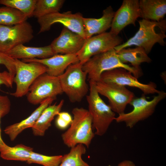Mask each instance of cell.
Listing matches in <instances>:
<instances>
[{
    "label": "cell",
    "mask_w": 166,
    "mask_h": 166,
    "mask_svg": "<svg viewBox=\"0 0 166 166\" xmlns=\"http://www.w3.org/2000/svg\"><path fill=\"white\" fill-rule=\"evenodd\" d=\"M56 124L57 126L61 129H65L70 125L66 121L58 116H57L56 119Z\"/></svg>",
    "instance_id": "32"
},
{
    "label": "cell",
    "mask_w": 166,
    "mask_h": 166,
    "mask_svg": "<svg viewBox=\"0 0 166 166\" xmlns=\"http://www.w3.org/2000/svg\"><path fill=\"white\" fill-rule=\"evenodd\" d=\"M118 166H136L135 164L129 160H125L120 162Z\"/></svg>",
    "instance_id": "34"
},
{
    "label": "cell",
    "mask_w": 166,
    "mask_h": 166,
    "mask_svg": "<svg viewBox=\"0 0 166 166\" xmlns=\"http://www.w3.org/2000/svg\"><path fill=\"white\" fill-rule=\"evenodd\" d=\"M64 100H61L59 103L50 105L42 112L34 125L32 127L33 132L36 136L44 135L46 131L51 125L54 117L60 112Z\"/></svg>",
    "instance_id": "21"
},
{
    "label": "cell",
    "mask_w": 166,
    "mask_h": 166,
    "mask_svg": "<svg viewBox=\"0 0 166 166\" xmlns=\"http://www.w3.org/2000/svg\"><path fill=\"white\" fill-rule=\"evenodd\" d=\"M22 61L25 62L41 63L47 67V74L57 77L62 75L70 65L79 62L76 54H56L45 59H24Z\"/></svg>",
    "instance_id": "16"
},
{
    "label": "cell",
    "mask_w": 166,
    "mask_h": 166,
    "mask_svg": "<svg viewBox=\"0 0 166 166\" xmlns=\"http://www.w3.org/2000/svg\"><path fill=\"white\" fill-rule=\"evenodd\" d=\"M95 84L99 94L108 98L112 110L119 115L124 113L127 105L135 97L133 93L124 86L100 81Z\"/></svg>",
    "instance_id": "11"
},
{
    "label": "cell",
    "mask_w": 166,
    "mask_h": 166,
    "mask_svg": "<svg viewBox=\"0 0 166 166\" xmlns=\"http://www.w3.org/2000/svg\"><path fill=\"white\" fill-rule=\"evenodd\" d=\"M122 39L110 32H105L85 40L81 49L76 53L82 65L90 58L107 51L121 44Z\"/></svg>",
    "instance_id": "8"
},
{
    "label": "cell",
    "mask_w": 166,
    "mask_h": 166,
    "mask_svg": "<svg viewBox=\"0 0 166 166\" xmlns=\"http://www.w3.org/2000/svg\"><path fill=\"white\" fill-rule=\"evenodd\" d=\"M118 68L129 71L137 79L143 75L140 67L136 68L121 62L114 48L92 57L82 66L83 70L88 75L89 81L95 82L100 81L103 72Z\"/></svg>",
    "instance_id": "3"
},
{
    "label": "cell",
    "mask_w": 166,
    "mask_h": 166,
    "mask_svg": "<svg viewBox=\"0 0 166 166\" xmlns=\"http://www.w3.org/2000/svg\"><path fill=\"white\" fill-rule=\"evenodd\" d=\"M33 148L20 144L13 147H8L0 152V156L3 159L27 161L29 158Z\"/></svg>",
    "instance_id": "23"
},
{
    "label": "cell",
    "mask_w": 166,
    "mask_h": 166,
    "mask_svg": "<svg viewBox=\"0 0 166 166\" xmlns=\"http://www.w3.org/2000/svg\"><path fill=\"white\" fill-rule=\"evenodd\" d=\"M55 99L49 98L45 100L27 118L19 122L6 127L4 130L5 133L9 136L11 140H14L23 130L28 128H32L44 110Z\"/></svg>",
    "instance_id": "18"
},
{
    "label": "cell",
    "mask_w": 166,
    "mask_h": 166,
    "mask_svg": "<svg viewBox=\"0 0 166 166\" xmlns=\"http://www.w3.org/2000/svg\"><path fill=\"white\" fill-rule=\"evenodd\" d=\"M1 118L2 117H1L0 116V120ZM1 130L0 126V152L6 149L9 146L3 141L1 137Z\"/></svg>",
    "instance_id": "35"
},
{
    "label": "cell",
    "mask_w": 166,
    "mask_h": 166,
    "mask_svg": "<svg viewBox=\"0 0 166 166\" xmlns=\"http://www.w3.org/2000/svg\"><path fill=\"white\" fill-rule=\"evenodd\" d=\"M73 118L69 128L61 135L64 144L73 148L81 144L89 148L94 136L92 117L88 110L83 108H74Z\"/></svg>",
    "instance_id": "2"
},
{
    "label": "cell",
    "mask_w": 166,
    "mask_h": 166,
    "mask_svg": "<svg viewBox=\"0 0 166 166\" xmlns=\"http://www.w3.org/2000/svg\"><path fill=\"white\" fill-rule=\"evenodd\" d=\"M65 2L64 0H37L33 16L38 18L51 13L59 12Z\"/></svg>",
    "instance_id": "25"
},
{
    "label": "cell",
    "mask_w": 166,
    "mask_h": 166,
    "mask_svg": "<svg viewBox=\"0 0 166 166\" xmlns=\"http://www.w3.org/2000/svg\"><path fill=\"white\" fill-rule=\"evenodd\" d=\"M141 17L147 20L160 22L166 14V0L139 1Z\"/></svg>",
    "instance_id": "20"
},
{
    "label": "cell",
    "mask_w": 166,
    "mask_h": 166,
    "mask_svg": "<svg viewBox=\"0 0 166 166\" xmlns=\"http://www.w3.org/2000/svg\"><path fill=\"white\" fill-rule=\"evenodd\" d=\"M33 30L26 21L12 26L0 25V52L6 53L16 46L30 41Z\"/></svg>",
    "instance_id": "9"
},
{
    "label": "cell",
    "mask_w": 166,
    "mask_h": 166,
    "mask_svg": "<svg viewBox=\"0 0 166 166\" xmlns=\"http://www.w3.org/2000/svg\"><path fill=\"white\" fill-rule=\"evenodd\" d=\"M139 28L135 35L126 42L114 48L116 51L135 45L143 48L148 54L156 43L165 45L166 22H156L142 19L138 21Z\"/></svg>",
    "instance_id": "1"
},
{
    "label": "cell",
    "mask_w": 166,
    "mask_h": 166,
    "mask_svg": "<svg viewBox=\"0 0 166 166\" xmlns=\"http://www.w3.org/2000/svg\"><path fill=\"white\" fill-rule=\"evenodd\" d=\"M83 17L81 13L73 14L71 11L62 13L57 12L45 15L38 18L40 27L38 33L48 31L53 24L59 23L85 39Z\"/></svg>",
    "instance_id": "12"
},
{
    "label": "cell",
    "mask_w": 166,
    "mask_h": 166,
    "mask_svg": "<svg viewBox=\"0 0 166 166\" xmlns=\"http://www.w3.org/2000/svg\"><path fill=\"white\" fill-rule=\"evenodd\" d=\"M139 17H141L139 1L124 0L120 7L115 12L110 32L117 35L128 25L132 24L135 26L136 22Z\"/></svg>",
    "instance_id": "14"
},
{
    "label": "cell",
    "mask_w": 166,
    "mask_h": 166,
    "mask_svg": "<svg viewBox=\"0 0 166 166\" xmlns=\"http://www.w3.org/2000/svg\"><path fill=\"white\" fill-rule=\"evenodd\" d=\"M57 115L58 116L66 121L70 125L72 122L73 120L72 117L70 114L67 112H60Z\"/></svg>",
    "instance_id": "33"
},
{
    "label": "cell",
    "mask_w": 166,
    "mask_h": 166,
    "mask_svg": "<svg viewBox=\"0 0 166 166\" xmlns=\"http://www.w3.org/2000/svg\"><path fill=\"white\" fill-rule=\"evenodd\" d=\"M99 81L137 88L145 95L158 94L160 91L156 89V85L155 83L152 82L148 84L140 83L130 72L122 68L115 69L103 72L101 76Z\"/></svg>",
    "instance_id": "13"
},
{
    "label": "cell",
    "mask_w": 166,
    "mask_h": 166,
    "mask_svg": "<svg viewBox=\"0 0 166 166\" xmlns=\"http://www.w3.org/2000/svg\"><path fill=\"white\" fill-rule=\"evenodd\" d=\"M16 73L13 80L16 85L15 92L10 94L17 98L22 97L29 92L31 85L39 76L46 73L44 65L35 62H25L14 59Z\"/></svg>",
    "instance_id": "7"
},
{
    "label": "cell",
    "mask_w": 166,
    "mask_h": 166,
    "mask_svg": "<svg viewBox=\"0 0 166 166\" xmlns=\"http://www.w3.org/2000/svg\"><path fill=\"white\" fill-rule=\"evenodd\" d=\"M71 148L68 153L63 156L61 162L58 166H90L82 158V155L86 151L84 145L79 144Z\"/></svg>",
    "instance_id": "26"
},
{
    "label": "cell",
    "mask_w": 166,
    "mask_h": 166,
    "mask_svg": "<svg viewBox=\"0 0 166 166\" xmlns=\"http://www.w3.org/2000/svg\"><path fill=\"white\" fill-rule=\"evenodd\" d=\"M27 17L15 8L8 6L0 7V25L12 26L26 21Z\"/></svg>",
    "instance_id": "24"
},
{
    "label": "cell",
    "mask_w": 166,
    "mask_h": 166,
    "mask_svg": "<svg viewBox=\"0 0 166 166\" xmlns=\"http://www.w3.org/2000/svg\"><path fill=\"white\" fill-rule=\"evenodd\" d=\"M63 93L58 77L44 74L38 77L30 88L28 101L34 105L40 104L49 98L56 99Z\"/></svg>",
    "instance_id": "10"
},
{
    "label": "cell",
    "mask_w": 166,
    "mask_h": 166,
    "mask_svg": "<svg viewBox=\"0 0 166 166\" xmlns=\"http://www.w3.org/2000/svg\"><path fill=\"white\" fill-rule=\"evenodd\" d=\"M37 0H0V4L16 9L27 18L33 16Z\"/></svg>",
    "instance_id": "27"
},
{
    "label": "cell",
    "mask_w": 166,
    "mask_h": 166,
    "mask_svg": "<svg viewBox=\"0 0 166 166\" xmlns=\"http://www.w3.org/2000/svg\"><path fill=\"white\" fill-rule=\"evenodd\" d=\"M0 64L5 66L14 79L16 73L14 59L6 53L0 52Z\"/></svg>",
    "instance_id": "29"
},
{
    "label": "cell",
    "mask_w": 166,
    "mask_h": 166,
    "mask_svg": "<svg viewBox=\"0 0 166 166\" xmlns=\"http://www.w3.org/2000/svg\"><path fill=\"white\" fill-rule=\"evenodd\" d=\"M166 97V93L160 91L158 95L149 101L144 94L140 97H135L129 103L133 107V110L129 113L119 114L115 120L117 123L124 122L127 127L132 128L138 122L151 116L158 104Z\"/></svg>",
    "instance_id": "6"
},
{
    "label": "cell",
    "mask_w": 166,
    "mask_h": 166,
    "mask_svg": "<svg viewBox=\"0 0 166 166\" xmlns=\"http://www.w3.org/2000/svg\"><path fill=\"white\" fill-rule=\"evenodd\" d=\"M14 79L8 71L0 72V85H4L8 88H12Z\"/></svg>",
    "instance_id": "31"
},
{
    "label": "cell",
    "mask_w": 166,
    "mask_h": 166,
    "mask_svg": "<svg viewBox=\"0 0 166 166\" xmlns=\"http://www.w3.org/2000/svg\"><path fill=\"white\" fill-rule=\"evenodd\" d=\"M63 157V155L47 156L33 152L26 162L28 164L35 163L44 166H58Z\"/></svg>",
    "instance_id": "28"
},
{
    "label": "cell",
    "mask_w": 166,
    "mask_h": 166,
    "mask_svg": "<svg viewBox=\"0 0 166 166\" xmlns=\"http://www.w3.org/2000/svg\"><path fill=\"white\" fill-rule=\"evenodd\" d=\"M117 57L123 63H130L132 67H140V64L144 62L150 63L152 60L148 56L144 49L141 47L125 48L116 51Z\"/></svg>",
    "instance_id": "22"
},
{
    "label": "cell",
    "mask_w": 166,
    "mask_h": 166,
    "mask_svg": "<svg viewBox=\"0 0 166 166\" xmlns=\"http://www.w3.org/2000/svg\"><path fill=\"white\" fill-rule=\"evenodd\" d=\"M11 106L10 100L7 96L0 95V116L3 117L10 112Z\"/></svg>",
    "instance_id": "30"
},
{
    "label": "cell",
    "mask_w": 166,
    "mask_h": 166,
    "mask_svg": "<svg viewBox=\"0 0 166 166\" xmlns=\"http://www.w3.org/2000/svg\"><path fill=\"white\" fill-rule=\"evenodd\" d=\"M115 13L112 6H109L103 10L102 15L99 18L83 17L85 39L95 34L105 32L110 28Z\"/></svg>",
    "instance_id": "17"
},
{
    "label": "cell",
    "mask_w": 166,
    "mask_h": 166,
    "mask_svg": "<svg viewBox=\"0 0 166 166\" xmlns=\"http://www.w3.org/2000/svg\"><path fill=\"white\" fill-rule=\"evenodd\" d=\"M7 55L14 59H43L50 57L55 54L50 45L40 47H30L23 44L18 45L11 49Z\"/></svg>",
    "instance_id": "19"
},
{
    "label": "cell",
    "mask_w": 166,
    "mask_h": 166,
    "mask_svg": "<svg viewBox=\"0 0 166 166\" xmlns=\"http://www.w3.org/2000/svg\"><path fill=\"white\" fill-rule=\"evenodd\" d=\"M89 93L86 96L88 110L92 120V126L95 134L102 136L107 131L110 125L115 120V114L99 95L95 82L89 81Z\"/></svg>",
    "instance_id": "4"
},
{
    "label": "cell",
    "mask_w": 166,
    "mask_h": 166,
    "mask_svg": "<svg viewBox=\"0 0 166 166\" xmlns=\"http://www.w3.org/2000/svg\"><path fill=\"white\" fill-rule=\"evenodd\" d=\"M82 66L79 62L72 64L58 77L63 93L72 103L81 101L89 91L86 81L87 74Z\"/></svg>",
    "instance_id": "5"
},
{
    "label": "cell",
    "mask_w": 166,
    "mask_h": 166,
    "mask_svg": "<svg viewBox=\"0 0 166 166\" xmlns=\"http://www.w3.org/2000/svg\"><path fill=\"white\" fill-rule=\"evenodd\" d=\"M85 40L64 26L59 35L50 45L55 54H76L81 48Z\"/></svg>",
    "instance_id": "15"
}]
</instances>
